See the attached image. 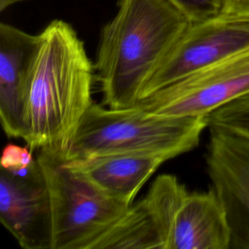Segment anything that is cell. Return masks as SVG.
<instances>
[{
  "instance_id": "obj_1",
  "label": "cell",
  "mask_w": 249,
  "mask_h": 249,
  "mask_svg": "<svg viewBox=\"0 0 249 249\" xmlns=\"http://www.w3.org/2000/svg\"><path fill=\"white\" fill-rule=\"evenodd\" d=\"M39 37L25 91L22 139L33 151L65 160L93 103L94 65L69 23L54 19Z\"/></svg>"
},
{
  "instance_id": "obj_2",
  "label": "cell",
  "mask_w": 249,
  "mask_h": 249,
  "mask_svg": "<svg viewBox=\"0 0 249 249\" xmlns=\"http://www.w3.org/2000/svg\"><path fill=\"white\" fill-rule=\"evenodd\" d=\"M190 24L167 0H119L118 13L102 28L94 63L103 104L136 106Z\"/></svg>"
},
{
  "instance_id": "obj_3",
  "label": "cell",
  "mask_w": 249,
  "mask_h": 249,
  "mask_svg": "<svg viewBox=\"0 0 249 249\" xmlns=\"http://www.w3.org/2000/svg\"><path fill=\"white\" fill-rule=\"evenodd\" d=\"M206 127L208 116H164L138 105L116 109L93 102L65 160L110 154H158L171 160L195 149Z\"/></svg>"
},
{
  "instance_id": "obj_4",
  "label": "cell",
  "mask_w": 249,
  "mask_h": 249,
  "mask_svg": "<svg viewBox=\"0 0 249 249\" xmlns=\"http://www.w3.org/2000/svg\"><path fill=\"white\" fill-rule=\"evenodd\" d=\"M51 199L52 249H92L130 203L116 198L63 159L37 151Z\"/></svg>"
},
{
  "instance_id": "obj_5",
  "label": "cell",
  "mask_w": 249,
  "mask_h": 249,
  "mask_svg": "<svg viewBox=\"0 0 249 249\" xmlns=\"http://www.w3.org/2000/svg\"><path fill=\"white\" fill-rule=\"evenodd\" d=\"M249 92V50L196 71L137 104L164 116H209Z\"/></svg>"
},
{
  "instance_id": "obj_6",
  "label": "cell",
  "mask_w": 249,
  "mask_h": 249,
  "mask_svg": "<svg viewBox=\"0 0 249 249\" xmlns=\"http://www.w3.org/2000/svg\"><path fill=\"white\" fill-rule=\"evenodd\" d=\"M247 50L249 18L221 13L202 21L191 22L145 85L141 99L196 71Z\"/></svg>"
},
{
  "instance_id": "obj_7",
  "label": "cell",
  "mask_w": 249,
  "mask_h": 249,
  "mask_svg": "<svg viewBox=\"0 0 249 249\" xmlns=\"http://www.w3.org/2000/svg\"><path fill=\"white\" fill-rule=\"evenodd\" d=\"M187 194L175 175H159L92 249H167L175 214Z\"/></svg>"
},
{
  "instance_id": "obj_8",
  "label": "cell",
  "mask_w": 249,
  "mask_h": 249,
  "mask_svg": "<svg viewBox=\"0 0 249 249\" xmlns=\"http://www.w3.org/2000/svg\"><path fill=\"white\" fill-rule=\"evenodd\" d=\"M0 221L20 247L52 249L50 193L37 158L19 170L1 168Z\"/></svg>"
},
{
  "instance_id": "obj_9",
  "label": "cell",
  "mask_w": 249,
  "mask_h": 249,
  "mask_svg": "<svg viewBox=\"0 0 249 249\" xmlns=\"http://www.w3.org/2000/svg\"><path fill=\"white\" fill-rule=\"evenodd\" d=\"M209 132L207 173L226 213L230 249H249V139L210 126Z\"/></svg>"
},
{
  "instance_id": "obj_10",
  "label": "cell",
  "mask_w": 249,
  "mask_h": 249,
  "mask_svg": "<svg viewBox=\"0 0 249 249\" xmlns=\"http://www.w3.org/2000/svg\"><path fill=\"white\" fill-rule=\"evenodd\" d=\"M39 40V34L0 24V121L9 137L22 138L25 91Z\"/></svg>"
},
{
  "instance_id": "obj_11",
  "label": "cell",
  "mask_w": 249,
  "mask_h": 249,
  "mask_svg": "<svg viewBox=\"0 0 249 249\" xmlns=\"http://www.w3.org/2000/svg\"><path fill=\"white\" fill-rule=\"evenodd\" d=\"M225 210L210 188L185 196L172 224L167 249H230Z\"/></svg>"
},
{
  "instance_id": "obj_12",
  "label": "cell",
  "mask_w": 249,
  "mask_h": 249,
  "mask_svg": "<svg viewBox=\"0 0 249 249\" xmlns=\"http://www.w3.org/2000/svg\"><path fill=\"white\" fill-rule=\"evenodd\" d=\"M168 160L158 154H110L65 162L108 195L131 204L142 186Z\"/></svg>"
},
{
  "instance_id": "obj_13",
  "label": "cell",
  "mask_w": 249,
  "mask_h": 249,
  "mask_svg": "<svg viewBox=\"0 0 249 249\" xmlns=\"http://www.w3.org/2000/svg\"><path fill=\"white\" fill-rule=\"evenodd\" d=\"M209 126L249 139V92L210 113Z\"/></svg>"
},
{
  "instance_id": "obj_14",
  "label": "cell",
  "mask_w": 249,
  "mask_h": 249,
  "mask_svg": "<svg viewBox=\"0 0 249 249\" xmlns=\"http://www.w3.org/2000/svg\"><path fill=\"white\" fill-rule=\"evenodd\" d=\"M191 22H198L220 15L225 0H167Z\"/></svg>"
},
{
  "instance_id": "obj_15",
  "label": "cell",
  "mask_w": 249,
  "mask_h": 249,
  "mask_svg": "<svg viewBox=\"0 0 249 249\" xmlns=\"http://www.w3.org/2000/svg\"><path fill=\"white\" fill-rule=\"evenodd\" d=\"M36 160L33 150L29 146L8 144L5 146L1 157V168L7 170H19L31 165Z\"/></svg>"
},
{
  "instance_id": "obj_16",
  "label": "cell",
  "mask_w": 249,
  "mask_h": 249,
  "mask_svg": "<svg viewBox=\"0 0 249 249\" xmlns=\"http://www.w3.org/2000/svg\"><path fill=\"white\" fill-rule=\"evenodd\" d=\"M222 13L249 18V0H225Z\"/></svg>"
},
{
  "instance_id": "obj_17",
  "label": "cell",
  "mask_w": 249,
  "mask_h": 249,
  "mask_svg": "<svg viewBox=\"0 0 249 249\" xmlns=\"http://www.w3.org/2000/svg\"><path fill=\"white\" fill-rule=\"evenodd\" d=\"M26 0H0V11H4L6 8Z\"/></svg>"
}]
</instances>
